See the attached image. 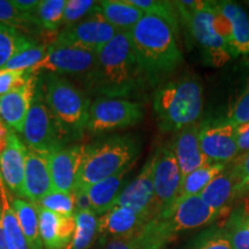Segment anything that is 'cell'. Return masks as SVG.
I'll return each instance as SVG.
<instances>
[{
	"label": "cell",
	"mask_w": 249,
	"mask_h": 249,
	"mask_svg": "<svg viewBox=\"0 0 249 249\" xmlns=\"http://www.w3.org/2000/svg\"><path fill=\"white\" fill-rule=\"evenodd\" d=\"M134 7H136L143 14L160 18L169 24L176 35L179 31V17L174 7L173 1L165 0H128Z\"/></svg>",
	"instance_id": "33"
},
{
	"label": "cell",
	"mask_w": 249,
	"mask_h": 249,
	"mask_svg": "<svg viewBox=\"0 0 249 249\" xmlns=\"http://www.w3.org/2000/svg\"><path fill=\"white\" fill-rule=\"evenodd\" d=\"M49 45L45 43L35 42L33 44L27 46L23 50H21L18 54H15L13 58L9 60L4 68L12 71H27L33 67H35L37 64H39L48 53Z\"/></svg>",
	"instance_id": "35"
},
{
	"label": "cell",
	"mask_w": 249,
	"mask_h": 249,
	"mask_svg": "<svg viewBox=\"0 0 249 249\" xmlns=\"http://www.w3.org/2000/svg\"><path fill=\"white\" fill-rule=\"evenodd\" d=\"M102 247H103V244H102V242L97 241V242H96V245L93 246L92 248H90V249H102Z\"/></svg>",
	"instance_id": "47"
},
{
	"label": "cell",
	"mask_w": 249,
	"mask_h": 249,
	"mask_svg": "<svg viewBox=\"0 0 249 249\" xmlns=\"http://www.w3.org/2000/svg\"><path fill=\"white\" fill-rule=\"evenodd\" d=\"M52 192L53 186L50 176L48 157L27 148L22 197L37 204Z\"/></svg>",
	"instance_id": "18"
},
{
	"label": "cell",
	"mask_w": 249,
	"mask_h": 249,
	"mask_svg": "<svg viewBox=\"0 0 249 249\" xmlns=\"http://www.w3.org/2000/svg\"><path fill=\"white\" fill-rule=\"evenodd\" d=\"M11 2L20 12L30 15L35 13L39 5V0H11Z\"/></svg>",
	"instance_id": "44"
},
{
	"label": "cell",
	"mask_w": 249,
	"mask_h": 249,
	"mask_svg": "<svg viewBox=\"0 0 249 249\" xmlns=\"http://www.w3.org/2000/svg\"><path fill=\"white\" fill-rule=\"evenodd\" d=\"M83 85L97 97L126 99L141 95L150 87L134 53L128 33H118L99 50L91 71L83 76Z\"/></svg>",
	"instance_id": "1"
},
{
	"label": "cell",
	"mask_w": 249,
	"mask_h": 249,
	"mask_svg": "<svg viewBox=\"0 0 249 249\" xmlns=\"http://www.w3.org/2000/svg\"><path fill=\"white\" fill-rule=\"evenodd\" d=\"M0 225L8 249H29L28 242L12 207L9 192L0 176Z\"/></svg>",
	"instance_id": "24"
},
{
	"label": "cell",
	"mask_w": 249,
	"mask_h": 249,
	"mask_svg": "<svg viewBox=\"0 0 249 249\" xmlns=\"http://www.w3.org/2000/svg\"><path fill=\"white\" fill-rule=\"evenodd\" d=\"M128 35L134 53L150 87L163 85L182 64V53L176 34L160 18L144 14Z\"/></svg>",
	"instance_id": "2"
},
{
	"label": "cell",
	"mask_w": 249,
	"mask_h": 249,
	"mask_svg": "<svg viewBox=\"0 0 249 249\" xmlns=\"http://www.w3.org/2000/svg\"><path fill=\"white\" fill-rule=\"evenodd\" d=\"M235 139L239 154L249 152V123L235 127Z\"/></svg>",
	"instance_id": "43"
},
{
	"label": "cell",
	"mask_w": 249,
	"mask_h": 249,
	"mask_svg": "<svg viewBox=\"0 0 249 249\" xmlns=\"http://www.w3.org/2000/svg\"><path fill=\"white\" fill-rule=\"evenodd\" d=\"M97 7L102 17L119 33H129L144 15L128 0H102L97 1Z\"/></svg>",
	"instance_id": "25"
},
{
	"label": "cell",
	"mask_w": 249,
	"mask_h": 249,
	"mask_svg": "<svg viewBox=\"0 0 249 249\" xmlns=\"http://www.w3.org/2000/svg\"><path fill=\"white\" fill-rule=\"evenodd\" d=\"M224 226L233 248L249 249V205L233 210Z\"/></svg>",
	"instance_id": "32"
},
{
	"label": "cell",
	"mask_w": 249,
	"mask_h": 249,
	"mask_svg": "<svg viewBox=\"0 0 249 249\" xmlns=\"http://www.w3.org/2000/svg\"><path fill=\"white\" fill-rule=\"evenodd\" d=\"M217 8L230 23V49L233 57L249 55V17L247 12L233 1H217Z\"/></svg>",
	"instance_id": "23"
},
{
	"label": "cell",
	"mask_w": 249,
	"mask_h": 249,
	"mask_svg": "<svg viewBox=\"0 0 249 249\" xmlns=\"http://www.w3.org/2000/svg\"><path fill=\"white\" fill-rule=\"evenodd\" d=\"M27 145L12 129H9L6 147L0 154V176L12 194L22 197L26 166Z\"/></svg>",
	"instance_id": "17"
},
{
	"label": "cell",
	"mask_w": 249,
	"mask_h": 249,
	"mask_svg": "<svg viewBox=\"0 0 249 249\" xmlns=\"http://www.w3.org/2000/svg\"><path fill=\"white\" fill-rule=\"evenodd\" d=\"M154 163L155 156L152 154L142 166L136 178L124 186L114 205L135 211L148 218L149 220L160 214V205L156 200L154 179H152Z\"/></svg>",
	"instance_id": "12"
},
{
	"label": "cell",
	"mask_w": 249,
	"mask_h": 249,
	"mask_svg": "<svg viewBox=\"0 0 249 249\" xmlns=\"http://www.w3.org/2000/svg\"><path fill=\"white\" fill-rule=\"evenodd\" d=\"M225 119L235 127L249 123V87L234 103Z\"/></svg>",
	"instance_id": "41"
},
{
	"label": "cell",
	"mask_w": 249,
	"mask_h": 249,
	"mask_svg": "<svg viewBox=\"0 0 249 249\" xmlns=\"http://www.w3.org/2000/svg\"><path fill=\"white\" fill-rule=\"evenodd\" d=\"M224 214L205 204L200 195H195L177 197L167 209L158 214V218L167 234L173 239L181 232L213 225Z\"/></svg>",
	"instance_id": "9"
},
{
	"label": "cell",
	"mask_w": 249,
	"mask_h": 249,
	"mask_svg": "<svg viewBox=\"0 0 249 249\" xmlns=\"http://www.w3.org/2000/svg\"><path fill=\"white\" fill-rule=\"evenodd\" d=\"M234 179L235 198L249 196V152L241 154L229 167Z\"/></svg>",
	"instance_id": "38"
},
{
	"label": "cell",
	"mask_w": 249,
	"mask_h": 249,
	"mask_svg": "<svg viewBox=\"0 0 249 249\" xmlns=\"http://www.w3.org/2000/svg\"><path fill=\"white\" fill-rule=\"evenodd\" d=\"M144 112L140 103L126 98L97 97L91 102L86 132L90 135L116 132L141 123Z\"/></svg>",
	"instance_id": "7"
},
{
	"label": "cell",
	"mask_w": 249,
	"mask_h": 249,
	"mask_svg": "<svg viewBox=\"0 0 249 249\" xmlns=\"http://www.w3.org/2000/svg\"><path fill=\"white\" fill-rule=\"evenodd\" d=\"M35 42V39L28 37L26 34L0 23V70L21 50Z\"/></svg>",
	"instance_id": "30"
},
{
	"label": "cell",
	"mask_w": 249,
	"mask_h": 249,
	"mask_svg": "<svg viewBox=\"0 0 249 249\" xmlns=\"http://www.w3.org/2000/svg\"><path fill=\"white\" fill-rule=\"evenodd\" d=\"M97 1L92 0H66L64 9V27L73 26L88 15Z\"/></svg>",
	"instance_id": "39"
},
{
	"label": "cell",
	"mask_w": 249,
	"mask_h": 249,
	"mask_svg": "<svg viewBox=\"0 0 249 249\" xmlns=\"http://www.w3.org/2000/svg\"><path fill=\"white\" fill-rule=\"evenodd\" d=\"M66 0H40L34 13L36 26L43 31L57 33L64 24V9Z\"/></svg>",
	"instance_id": "31"
},
{
	"label": "cell",
	"mask_w": 249,
	"mask_h": 249,
	"mask_svg": "<svg viewBox=\"0 0 249 249\" xmlns=\"http://www.w3.org/2000/svg\"><path fill=\"white\" fill-rule=\"evenodd\" d=\"M141 145V140L134 134H113L85 144L74 191L85 189L135 164Z\"/></svg>",
	"instance_id": "5"
},
{
	"label": "cell",
	"mask_w": 249,
	"mask_h": 249,
	"mask_svg": "<svg viewBox=\"0 0 249 249\" xmlns=\"http://www.w3.org/2000/svg\"><path fill=\"white\" fill-rule=\"evenodd\" d=\"M85 144H67L46 155L53 191L71 194L83 160Z\"/></svg>",
	"instance_id": "15"
},
{
	"label": "cell",
	"mask_w": 249,
	"mask_h": 249,
	"mask_svg": "<svg viewBox=\"0 0 249 249\" xmlns=\"http://www.w3.org/2000/svg\"><path fill=\"white\" fill-rule=\"evenodd\" d=\"M37 85V76L29 74L26 83L0 97V119L9 129L22 134Z\"/></svg>",
	"instance_id": "16"
},
{
	"label": "cell",
	"mask_w": 249,
	"mask_h": 249,
	"mask_svg": "<svg viewBox=\"0 0 249 249\" xmlns=\"http://www.w3.org/2000/svg\"><path fill=\"white\" fill-rule=\"evenodd\" d=\"M36 205L62 216H74V213H76L74 193L67 194V193L53 191L42 198Z\"/></svg>",
	"instance_id": "37"
},
{
	"label": "cell",
	"mask_w": 249,
	"mask_h": 249,
	"mask_svg": "<svg viewBox=\"0 0 249 249\" xmlns=\"http://www.w3.org/2000/svg\"><path fill=\"white\" fill-rule=\"evenodd\" d=\"M102 249H142L138 231L133 234L107 239L103 244Z\"/></svg>",
	"instance_id": "42"
},
{
	"label": "cell",
	"mask_w": 249,
	"mask_h": 249,
	"mask_svg": "<svg viewBox=\"0 0 249 249\" xmlns=\"http://www.w3.org/2000/svg\"><path fill=\"white\" fill-rule=\"evenodd\" d=\"M12 207L17 214L29 249H44L39 234V220L36 205L29 201L15 197L12 200Z\"/></svg>",
	"instance_id": "27"
},
{
	"label": "cell",
	"mask_w": 249,
	"mask_h": 249,
	"mask_svg": "<svg viewBox=\"0 0 249 249\" xmlns=\"http://www.w3.org/2000/svg\"><path fill=\"white\" fill-rule=\"evenodd\" d=\"M134 164L126 167L114 176L87 187L85 191L88 195L91 211L97 216H102L116 204V201L124 186L127 185V176L133 170Z\"/></svg>",
	"instance_id": "22"
},
{
	"label": "cell",
	"mask_w": 249,
	"mask_h": 249,
	"mask_svg": "<svg viewBox=\"0 0 249 249\" xmlns=\"http://www.w3.org/2000/svg\"><path fill=\"white\" fill-rule=\"evenodd\" d=\"M0 23L26 34L36 26L34 15L24 14L13 6L11 0H0Z\"/></svg>",
	"instance_id": "36"
},
{
	"label": "cell",
	"mask_w": 249,
	"mask_h": 249,
	"mask_svg": "<svg viewBox=\"0 0 249 249\" xmlns=\"http://www.w3.org/2000/svg\"><path fill=\"white\" fill-rule=\"evenodd\" d=\"M50 113L66 141L80 140L86 132L91 101L85 90L66 77L53 74L37 76Z\"/></svg>",
	"instance_id": "4"
},
{
	"label": "cell",
	"mask_w": 249,
	"mask_h": 249,
	"mask_svg": "<svg viewBox=\"0 0 249 249\" xmlns=\"http://www.w3.org/2000/svg\"><path fill=\"white\" fill-rule=\"evenodd\" d=\"M27 148L30 150L49 155L50 152L70 144L50 113L38 83L35 95L24 123L22 132Z\"/></svg>",
	"instance_id": "8"
},
{
	"label": "cell",
	"mask_w": 249,
	"mask_h": 249,
	"mask_svg": "<svg viewBox=\"0 0 249 249\" xmlns=\"http://www.w3.org/2000/svg\"><path fill=\"white\" fill-rule=\"evenodd\" d=\"M75 232L65 249H90L98 240V216L92 211H76Z\"/></svg>",
	"instance_id": "28"
},
{
	"label": "cell",
	"mask_w": 249,
	"mask_h": 249,
	"mask_svg": "<svg viewBox=\"0 0 249 249\" xmlns=\"http://www.w3.org/2000/svg\"><path fill=\"white\" fill-rule=\"evenodd\" d=\"M173 5L180 20L200 45L205 61L213 66H222L233 57L214 26L216 1H173Z\"/></svg>",
	"instance_id": "6"
},
{
	"label": "cell",
	"mask_w": 249,
	"mask_h": 249,
	"mask_svg": "<svg viewBox=\"0 0 249 249\" xmlns=\"http://www.w3.org/2000/svg\"><path fill=\"white\" fill-rule=\"evenodd\" d=\"M29 76L27 71H12L2 68L0 70V97L6 93L21 88Z\"/></svg>",
	"instance_id": "40"
},
{
	"label": "cell",
	"mask_w": 249,
	"mask_h": 249,
	"mask_svg": "<svg viewBox=\"0 0 249 249\" xmlns=\"http://www.w3.org/2000/svg\"><path fill=\"white\" fill-rule=\"evenodd\" d=\"M8 134L9 128L2 123V120L0 119V154H1L2 150H4L6 147V143H7L8 140Z\"/></svg>",
	"instance_id": "45"
},
{
	"label": "cell",
	"mask_w": 249,
	"mask_h": 249,
	"mask_svg": "<svg viewBox=\"0 0 249 249\" xmlns=\"http://www.w3.org/2000/svg\"><path fill=\"white\" fill-rule=\"evenodd\" d=\"M148 222V218L135 211L114 205L104 214L98 217L97 241L104 244L107 239L133 234Z\"/></svg>",
	"instance_id": "20"
},
{
	"label": "cell",
	"mask_w": 249,
	"mask_h": 249,
	"mask_svg": "<svg viewBox=\"0 0 249 249\" xmlns=\"http://www.w3.org/2000/svg\"><path fill=\"white\" fill-rule=\"evenodd\" d=\"M198 142L202 152L211 163L227 165L239 156L235 126L226 119L202 123Z\"/></svg>",
	"instance_id": "13"
},
{
	"label": "cell",
	"mask_w": 249,
	"mask_h": 249,
	"mask_svg": "<svg viewBox=\"0 0 249 249\" xmlns=\"http://www.w3.org/2000/svg\"><path fill=\"white\" fill-rule=\"evenodd\" d=\"M0 249H8L7 245H6V241H5L4 233H2L1 225H0Z\"/></svg>",
	"instance_id": "46"
},
{
	"label": "cell",
	"mask_w": 249,
	"mask_h": 249,
	"mask_svg": "<svg viewBox=\"0 0 249 249\" xmlns=\"http://www.w3.org/2000/svg\"><path fill=\"white\" fill-rule=\"evenodd\" d=\"M203 202L213 210L225 213L229 210V204L235 198L234 179L231 170L226 167L218 174L200 194Z\"/></svg>",
	"instance_id": "26"
},
{
	"label": "cell",
	"mask_w": 249,
	"mask_h": 249,
	"mask_svg": "<svg viewBox=\"0 0 249 249\" xmlns=\"http://www.w3.org/2000/svg\"><path fill=\"white\" fill-rule=\"evenodd\" d=\"M226 167V164L209 163L187 174L181 180V188H180L178 197L200 195L205 189V187L209 185L218 174L222 173Z\"/></svg>",
	"instance_id": "29"
},
{
	"label": "cell",
	"mask_w": 249,
	"mask_h": 249,
	"mask_svg": "<svg viewBox=\"0 0 249 249\" xmlns=\"http://www.w3.org/2000/svg\"><path fill=\"white\" fill-rule=\"evenodd\" d=\"M246 4H248V5H249V1H246Z\"/></svg>",
	"instance_id": "48"
},
{
	"label": "cell",
	"mask_w": 249,
	"mask_h": 249,
	"mask_svg": "<svg viewBox=\"0 0 249 249\" xmlns=\"http://www.w3.org/2000/svg\"><path fill=\"white\" fill-rule=\"evenodd\" d=\"M97 58V52L75 48V46H49L48 53L43 60L29 71L31 75L53 74V75L85 76L91 71Z\"/></svg>",
	"instance_id": "11"
},
{
	"label": "cell",
	"mask_w": 249,
	"mask_h": 249,
	"mask_svg": "<svg viewBox=\"0 0 249 249\" xmlns=\"http://www.w3.org/2000/svg\"><path fill=\"white\" fill-rule=\"evenodd\" d=\"M185 249H234L224 225H210L195 235Z\"/></svg>",
	"instance_id": "34"
},
{
	"label": "cell",
	"mask_w": 249,
	"mask_h": 249,
	"mask_svg": "<svg viewBox=\"0 0 249 249\" xmlns=\"http://www.w3.org/2000/svg\"><path fill=\"white\" fill-rule=\"evenodd\" d=\"M154 187L160 213L170 207L179 196L181 173L171 143L163 144L154 152Z\"/></svg>",
	"instance_id": "14"
},
{
	"label": "cell",
	"mask_w": 249,
	"mask_h": 249,
	"mask_svg": "<svg viewBox=\"0 0 249 249\" xmlns=\"http://www.w3.org/2000/svg\"><path fill=\"white\" fill-rule=\"evenodd\" d=\"M200 124H201L196 123L185 127L176 133L173 140L170 142L177 161H178L181 180L194 170L211 163L202 152L200 142H198Z\"/></svg>",
	"instance_id": "19"
},
{
	"label": "cell",
	"mask_w": 249,
	"mask_h": 249,
	"mask_svg": "<svg viewBox=\"0 0 249 249\" xmlns=\"http://www.w3.org/2000/svg\"><path fill=\"white\" fill-rule=\"evenodd\" d=\"M203 107L202 86L192 74H183L157 87L152 108L157 126L166 133H178L200 119Z\"/></svg>",
	"instance_id": "3"
},
{
	"label": "cell",
	"mask_w": 249,
	"mask_h": 249,
	"mask_svg": "<svg viewBox=\"0 0 249 249\" xmlns=\"http://www.w3.org/2000/svg\"><path fill=\"white\" fill-rule=\"evenodd\" d=\"M119 33L102 17L97 4L87 17L73 26L64 27L58 33L53 44L75 46L98 52Z\"/></svg>",
	"instance_id": "10"
},
{
	"label": "cell",
	"mask_w": 249,
	"mask_h": 249,
	"mask_svg": "<svg viewBox=\"0 0 249 249\" xmlns=\"http://www.w3.org/2000/svg\"><path fill=\"white\" fill-rule=\"evenodd\" d=\"M36 208L38 213L39 234L44 248H66L75 232V217L51 213L38 205H36Z\"/></svg>",
	"instance_id": "21"
}]
</instances>
